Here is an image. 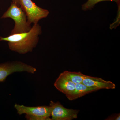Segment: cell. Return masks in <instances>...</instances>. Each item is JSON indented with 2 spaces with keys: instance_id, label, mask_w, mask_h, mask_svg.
<instances>
[{
  "instance_id": "6da1fadb",
  "label": "cell",
  "mask_w": 120,
  "mask_h": 120,
  "mask_svg": "<svg viewBox=\"0 0 120 120\" xmlns=\"http://www.w3.org/2000/svg\"><path fill=\"white\" fill-rule=\"evenodd\" d=\"M41 33V26L38 23L35 24L28 32L11 34L6 38L0 37V41H8L9 47L12 51L25 54L32 52L36 47Z\"/></svg>"
},
{
  "instance_id": "7a4b0ae2",
  "label": "cell",
  "mask_w": 120,
  "mask_h": 120,
  "mask_svg": "<svg viewBox=\"0 0 120 120\" xmlns=\"http://www.w3.org/2000/svg\"><path fill=\"white\" fill-rule=\"evenodd\" d=\"M10 18L15 22V26L11 34L24 33L29 31L31 28V24L27 22L26 15L22 8L12 2L8 9L1 18Z\"/></svg>"
},
{
  "instance_id": "3957f363",
  "label": "cell",
  "mask_w": 120,
  "mask_h": 120,
  "mask_svg": "<svg viewBox=\"0 0 120 120\" xmlns=\"http://www.w3.org/2000/svg\"><path fill=\"white\" fill-rule=\"evenodd\" d=\"M15 108L19 115L26 114L25 117L29 120H51L50 106H41L28 107L24 105L15 104Z\"/></svg>"
},
{
  "instance_id": "277c9868",
  "label": "cell",
  "mask_w": 120,
  "mask_h": 120,
  "mask_svg": "<svg viewBox=\"0 0 120 120\" xmlns=\"http://www.w3.org/2000/svg\"><path fill=\"white\" fill-rule=\"evenodd\" d=\"M20 7L26 15L27 22L30 24L38 23L41 19L46 18L49 11L37 6L31 0H19Z\"/></svg>"
},
{
  "instance_id": "5b68a950",
  "label": "cell",
  "mask_w": 120,
  "mask_h": 120,
  "mask_svg": "<svg viewBox=\"0 0 120 120\" xmlns=\"http://www.w3.org/2000/svg\"><path fill=\"white\" fill-rule=\"evenodd\" d=\"M36 71L35 68L20 61L0 64V82H4L9 75L14 72L25 71L34 74Z\"/></svg>"
},
{
  "instance_id": "8992f818",
  "label": "cell",
  "mask_w": 120,
  "mask_h": 120,
  "mask_svg": "<svg viewBox=\"0 0 120 120\" xmlns=\"http://www.w3.org/2000/svg\"><path fill=\"white\" fill-rule=\"evenodd\" d=\"M50 115L52 120H71L77 118L79 110L65 108L59 102L51 101Z\"/></svg>"
},
{
  "instance_id": "52a82bcc",
  "label": "cell",
  "mask_w": 120,
  "mask_h": 120,
  "mask_svg": "<svg viewBox=\"0 0 120 120\" xmlns=\"http://www.w3.org/2000/svg\"><path fill=\"white\" fill-rule=\"evenodd\" d=\"M54 86L59 91L65 94L67 98L72 94L75 87V84L69 79L63 72L56 80Z\"/></svg>"
},
{
  "instance_id": "ba28073f",
  "label": "cell",
  "mask_w": 120,
  "mask_h": 120,
  "mask_svg": "<svg viewBox=\"0 0 120 120\" xmlns=\"http://www.w3.org/2000/svg\"><path fill=\"white\" fill-rule=\"evenodd\" d=\"M82 83L89 87H94L98 90L102 89H114L116 85L110 81H106L101 78L86 75Z\"/></svg>"
},
{
  "instance_id": "9c48e42d",
  "label": "cell",
  "mask_w": 120,
  "mask_h": 120,
  "mask_svg": "<svg viewBox=\"0 0 120 120\" xmlns=\"http://www.w3.org/2000/svg\"><path fill=\"white\" fill-rule=\"evenodd\" d=\"M98 90L94 87L87 86L82 83L78 84H75V90L72 94L67 98L70 101H73Z\"/></svg>"
},
{
  "instance_id": "30bf717a",
  "label": "cell",
  "mask_w": 120,
  "mask_h": 120,
  "mask_svg": "<svg viewBox=\"0 0 120 120\" xmlns=\"http://www.w3.org/2000/svg\"><path fill=\"white\" fill-rule=\"evenodd\" d=\"M63 73L69 79L75 84L82 83L83 81L86 76V75L80 72H73L65 71Z\"/></svg>"
},
{
  "instance_id": "8fae6325",
  "label": "cell",
  "mask_w": 120,
  "mask_h": 120,
  "mask_svg": "<svg viewBox=\"0 0 120 120\" xmlns=\"http://www.w3.org/2000/svg\"><path fill=\"white\" fill-rule=\"evenodd\" d=\"M104 1H112L116 2L118 5L120 4V0H88L82 5V9L84 11L91 10L97 4Z\"/></svg>"
},
{
  "instance_id": "7c38bea8",
  "label": "cell",
  "mask_w": 120,
  "mask_h": 120,
  "mask_svg": "<svg viewBox=\"0 0 120 120\" xmlns=\"http://www.w3.org/2000/svg\"><path fill=\"white\" fill-rule=\"evenodd\" d=\"M120 4L118 5V14L117 15V17H116V19L115 22H114L112 24H110V28L111 29H113V28H116L120 24Z\"/></svg>"
},
{
  "instance_id": "4fadbf2b",
  "label": "cell",
  "mask_w": 120,
  "mask_h": 120,
  "mask_svg": "<svg viewBox=\"0 0 120 120\" xmlns=\"http://www.w3.org/2000/svg\"><path fill=\"white\" fill-rule=\"evenodd\" d=\"M106 119V120H120V113L116 114L115 116H112L111 117H109V118Z\"/></svg>"
},
{
  "instance_id": "5bb4252c",
  "label": "cell",
  "mask_w": 120,
  "mask_h": 120,
  "mask_svg": "<svg viewBox=\"0 0 120 120\" xmlns=\"http://www.w3.org/2000/svg\"><path fill=\"white\" fill-rule=\"evenodd\" d=\"M12 2H15L16 3L19 7H20V3L19 0H12Z\"/></svg>"
}]
</instances>
